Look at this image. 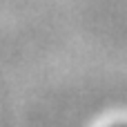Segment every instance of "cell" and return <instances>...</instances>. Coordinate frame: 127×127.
Returning <instances> with one entry per match:
<instances>
[{
	"mask_svg": "<svg viewBox=\"0 0 127 127\" xmlns=\"http://www.w3.org/2000/svg\"><path fill=\"white\" fill-rule=\"evenodd\" d=\"M112 127H127V123H116V125H112Z\"/></svg>",
	"mask_w": 127,
	"mask_h": 127,
	"instance_id": "obj_1",
	"label": "cell"
}]
</instances>
